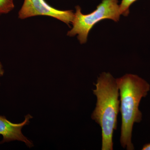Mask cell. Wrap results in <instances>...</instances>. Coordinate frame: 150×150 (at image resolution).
Segmentation results:
<instances>
[{"mask_svg": "<svg viewBox=\"0 0 150 150\" xmlns=\"http://www.w3.org/2000/svg\"><path fill=\"white\" fill-rule=\"evenodd\" d=\"M95 89L96 106L91 118L100 126L102 131V150H113V133L117 128V117L120 112L119 88L110 73L103 72L98 78Z\"/></svg>", "mask_w": 150, "mask_h": 150, "instance_id": "cell-1", "label": "cell"}, {"mask_svg": "<svg viewBox=\"0 0 150 150\" xmlns=\"http://www.w3.org/2000/svg\"><path fill=\"white\" fill-rule=\"evenodd\" d=\"M120 96L121 114L120 143L123 149H134L132 135L134 123L141 122L142 112L139 109L141 100L150 90V85L138 75L126 74L116 79Z\"/></svg>", "mask_w": 150, "mask_h": 150, "instance_id": "cell-2", "label": "cell"}, {"mask_svg": "<svg viewBox=\"0 0 150 150\" xmlns=\"http://www.w3.org/2000/svg\"><path fill=\"white\" fill-rule=\"evenodd\" d=\"M76 9L71 23L73 28L67 35L72 37L78 35L81 44L87 42L89 33L98 23L105 19L118 22L121 15L118 0H102L95 10L88 14L82 13L79 6H76Z\"/></svg>", "mask_w": 150, "mask_h": 150, "instance_id": "cell-3", "label": "cell"}, {"mask_svg": "<svg viewBox=\"0 0 150 150\" xmlns=\"http://www.w3.org/2000/svg\"><path fill=\"white\" fill-rule=\"evenodd\" d=\"M74 13L72 11H62L51 6L45 0H24L18 12L21 19L38 16H45L57 19L69 25Z\"/></svg>", "mask_w": 150, "mask_h": 150, "instance_id": "cell-4", "label": "cell"}, {"mask_svg": "<svg viewBox=\"0 0 150 150\" xmlns=\"http://www.w3.org/2000/svg\"><path fill=\"white\" fill-rule=\"evenodd\" d=\"M33 118L30 114L25 116V120L20 123H12L6 119L5 116L0 115V135L3 136L2 141L0 144L5 142L18 141L23 142L28 147L31 148L33 146L32 141L25 137L22 132V129L30 123V120Z\"/></svg>", "mask_w": 150, "mask_h": 150, "instance_id": "cell-5", "label": "cell"}, {"mask_svg": "<svg viewBox=\"0 0 150 150\" xmlns=\"http://www.w3.org/2000/svg\"><path fill=\"white\" fill-rule=\"evenodd\" d=\"M14 8L13 0H0V15L8 13Z\"/></svg>", "mask_w": 150, "mask_h": 150, "instance_id": "cell-6", "label": "cell"}, {"mask_svg": "<svg viewBox=\"0 0 150 150\" xmlns=\"http://www.w3.org/2000/svg\"><path fill=\"white\" fill-rule=\"evenodd\" d=\"M138 0H122L120 6V11L121 15L128 16L129 13V8L131 5Z\"/></svg>", "mask_w": 150, "mask_h": 150, "instance_id": "cell-7", "label": "cell"}, {"mask_svg": "<svg viewBox=\"0 0 150 150\" xmlns=\"http://www.w3.org/2000/svg\"><path fill=\"white\" fill-rule=\"evenodd\" d=\"M142 150H150V143L144 145L142 149Z\"/></svg>", "mask_w": 150, "mask_h": 150, "instance_id": "cell-8", "label": "cell"}, {"mask_svg": "<svg viewBox=\"0 0 150 150\" xmlns=\"http://www.w3.org/2000/svg\"><path fill=\"white\" fill-rule=\"evenodd\" d=\"M4 69H3V67L1 63L0 62V76H2L4 74ZM1 85V84H0Z\"/></svg>", "mask_w": 150, "mask_h": 150, "instance_id": "cell-9", "label": "cell"}]
</instances>
